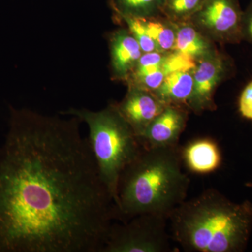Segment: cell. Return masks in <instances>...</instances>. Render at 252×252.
I'll return each mask as SVG.
<instances>
[{
  "instance_id": "6da1fadb",
  "label": "cell",
  "mask_w": 252,
  "mask_h": 252,
  "mask_svg": "<svg viewBox=\"0 0 252 252\" xmlns=\"http://www.w3.org/2000/svg\"><path fill=\"white\" fill-rule=\"evenodd\" d=\"M81 123L10 107L0 146V252H102L119 216Z\"/></svg>"
},
{
  "instance_id": "7a4b0ae2",
  "label": "cell",
  "mask_w": 252,
  "mask_h": 252,
  "mask_svg": "<svg viewBox=\"0 0 252 252\" xmlns=\"http://www.w3.org/2000/svg\"><path fill=\"white\" fill-rule=\"evenodd\" d=\"M182 165L180 146L142 147L119 179L118 220L144 214L169 219L187 200L190 180Z\"/></svg>"
},
{
  "instance_id": "3957f363",
  "label": "cell",
  "mask_w": 252,
  "mask_h": 252,
  "mask_svg": "<svg viewBox=\"0 0 252 252\" xmlns=\"http://www.w3.org/2000/svg\"><path fill=\"white\" fill-rule=\"evenodd\" d=\"M168 220L172 240L185 252H243L252 230V203H234L210 189L186 200Z\"/></svg>"
},
{
  "instance_id": "277c9868",
  "label": "cell",
  "mask_w": 252,
  "mask_h": 252,
  "mask_svg": "<svg viewBox=\"0 0 252 252\" xmlns=\"http://www.w3.org/2000/svg\"><path fill=\"white\" fill-rule=\"evenodd\" d=\"M61 114L77 117L87 125L88 140L99 175L117 206L121 175L142 148L138 137L119 112L116 104H109L97 112L70 108Z\"/></svg>"
},
{
  "instance_id": "5b68a950",
  "label": "cell",
  "mask_w": 252,
  "mask_h": 252,
  "mask_svg": "<svg viewBox=\"0 0 252 252\" xmlns=\"http://www.w3.org/2000/svg\"><path fill=\"white\" fill-rule=\"evenodd\" d=\"M168 219L153 214L137 215L127 221L114 222L102 252H167L171 251L167 230Z\"/></svg>"
},
{
  "instance_id": "8992f818",
  "label": "cell",
  "mask_w": 252,
  "mask_h": 252,
  "mask_svg": "<svg viewBox=\"0 0 252 252\" xmlns=\"http://www.w3.org/2000/svg\"><path fill=\"white\" fill-rule=\"evenodd\" d=\"M243 13L238 0H206L189 22L209 39L238 44L243 41Z\"/></svg>"
},
{
  "instance_id": "52a82bcc",
  "label": "cell",
  "mask_w": 252,
  "mask_h": 252,
  "mask_svg": "<svg viewBox=\"0 0 252 252\" xmlns=\"http://www.w3.org/2000/svg\"><path fill=\"white\" fill-rule=\"evenodd\" d=\"M231 69L228 59L216 51L198 60L194 68L193 93L187 107L195 112L215 109L214 93Z\"/></svg>"
},
{
  "instance_id": "ba28073f",
  "label": "cell",
  "mask_w": 252,
  "mask_h": 252,
  "mask_svg": "<svg viewBox=\"0 0 252 252\" xmlns=\"http://www.w3.org/2000/svg\"><path fill=\"white\" fill-rule=\"evenodd\" d=\"M116 105L138 137L166 106L154 93L131 84L125 97Z\"/></svg>"
},
{
  "instance_id": "9c48e42d",
  "label": "cell",
  "mask_w": 252,
  "mask_h": 252,
  "mask_svg": "<svg viewBox=\"0 0 252 252\" xmlns=\"http://www.w3.org/2000/svg\"><path fill=\"white\" fill-rule=\"evenodd\" d=\"M187 112L182 106L166 105L138 137L143 147L179 146L186 127Z\"/></svg>"
},
{
  "instance_id": "30bf717a",
  "label": "cell",
  "mask_w": 252,
  "mask_h": 252,
  "mask_svg": "<svg viewBox=\"0 0 252 252\" xmlns=\"http://www.w3.org/2000/svg\"><path fill=\"white\" fill-rule=\"evenodd\" d=\"M109 47L113 76L127 81L143 54L140 44L130 31L122 28L110 36Z\"/></svg>"
},
{
  "instance_id": "8fae6325",
  "label": "cell",
  "mask_w": 252,
  "mask_h": 252,
  "mask_svg": "<svg viewBox=\"0 0 252 252\" xmlns=\"http://www.w3.org/2000/svg\"><path fill=\"white\" fill-rule=\"evenodd\" d=\"M182 162L189 171L207 175L216 171L221 165L222 157L216 142L210 138L191 141L181 149Z\"/></svg>"
},
{
  "instance_id": "7c38bea8",
  "label": "cell",
  "mask_w": 252,
  "mask_h": 252,
  "mask_svg": "<svg viewBox=\"0 0 252 252\" xmlns=\"http://www.w3.org/2000/svg\"><path fill=\"white\" fill-rule=\"evenodd\" d=\"M194 68L172 72L154 94L165 105H188L193 90Z\"/></svg>"
},
{
  "instance_id": "4fadbf2b",
  "label": "cell",
  "mask_w": 252,
  "mask_h": 252,
  "mask_svg": "<svg viewBox=\"0 0 252 252\" xmlns=\"http://www.w3.org/2000/svg\"><path fill=\"white\" fill-rule=\"evenodd\" d=\"M210 39L190 22L176 24V41L173 51L195 61L213 51Z\"/></svg>"
},
{
  "instance_id": "5bb4252c",
  "label": "cell",
  "mask_w": 252,
  "mask_h": 252,
  "mask_svg": "<svg viewBox=\"0 0 252 252\" xmlns=\"http://www.w3.org/2000/svg\"><path fill=\"white\" fill-rule=\"evenodd\" d=\"M196 61L191 58L175 51H170L160 67L155 72L144 77L136 78L127 81V84L135 85L154 93L157 90L167 76L172 72L184 69H193Z\"/></svg>"
},
{
  "instance_id": "9a60e30c",
  "label": "cell",
  "mask_w": 252,
  "mask_h": 252,
  "mask_svg": "<svg viewBox=\"0 0 252 252\" xmlns=\"http://www.w3.org/2000/svg\"><path fill=\"white\" fill-rule=\"evenodd\" d=\"M164 0H109L118 17L155 18L161 14Z\"/></svg>"
},
{
  "instance_id": "2e32d148",
  "label": "cell",
  "mask_w": 252,
  "mask_h": 252,
  "mask_svg": "<svg viewBox=\"0 0 252 252\" xmlns=\"http://www.w3.org/2000/svg\"><path fill=\"white\" fill-rule=\"evenodd\" d=\"M149 36L160 52H170L175 48L176 24L169 20L155 18H142Z\"/></svg>"
},
{
  "instance_id": "e0dca14e",
  "label": "cell",
  "mask_w": 252,
  "mask_h": 252,
  "mask_svg": "<svg viewBox=\"0 0 252 252\" xmlns=\"http://www.w3.org/2000/svg\"><path fill=\"white\" fill-rule=\"evenodd\" d=\"M206 0H164L161 14L175 24L189 22Z\"/></svg>"
},
{
  "instance_id": "ac0fdd59",
  "label": "cell",
  "mask_w": 252,
  "mask_h": 252,
  "mask_svg": "<svg viewBox=\"0 0 252 252\" xmlns=\"http://www.w3.org/2000/svg\"><path fill=\"white\" fill-rule=\"evenodd\" d=\"M119 18H121L127 25L128 31L140 44L142 52L159 51L157 44L149 36L142 18L130 17V16H122Z\"/></svg>"
},
{
  "instance_id": "d6986e66",
  "label": "cell",
  "mask_w": 252,
  "mask_h": 252,
  "mask_svg": "<svg viewBox=\"0 0 252 252\" xmlns=\"http://www.w3.org/2000/svg\"><path fill=\"white\" fill-rule=\"evenodd\" d=\"M238 110L242 117L252 121V81L244 88L238 100Z\"/></svg>"
},
{
  "instance_id": "ffe728a7",
  "label": "cell",
  "mask_w": 252,
  "mask_h": 252,
  "mask_svg": "<svg viewBox=\"0 0 252 252\" xmlns=\"http://www.w3.org/2000/svg\"><path fill=\"white\" fill-rule=\"evenodd\" d=\"M242 38L252 44V0L247 9L243 11L242 19Z\"/></svg>"
},
{
  "instance_id": "44dd1931",
  "label": "cell",
  "mask_w": 252,
  "mask_h": 252,
  "mask_svg": "<svg viewBox=\"0 0 252 252\" xmlns=\"http://www.w3.org/2000/svg\"><path fill=\"white\" fill-rule=\"evenodd\" d=\"M247 187H251L252 188V182H248V183L246 184Z\"/></svg>"
}]
</instances>
